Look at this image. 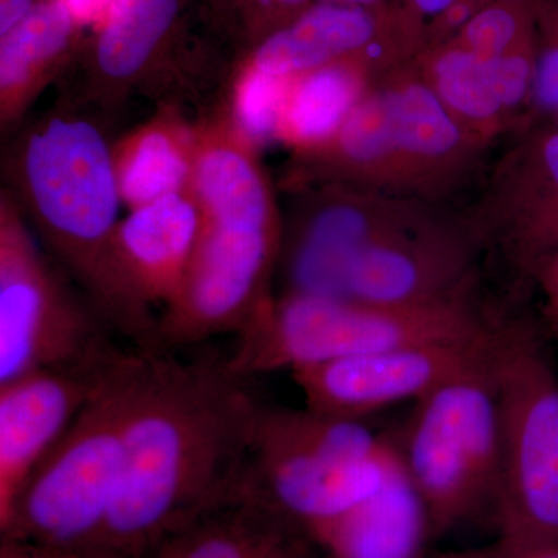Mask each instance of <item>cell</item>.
<instances>
[{"instance_id":"cell-9","label":"cell","mask_w":558,"mask_h":558,"mask_svg":"<svg viewBox=\"0 0 558 558\" xmlns=\"http://www.w3.org/2000/svg\"><path fill=\"white\" fill-rule=\"evenodd\" d=\"M281 248V231L202 218L182 288L159 317V351L175 352L223 333L238 336L271 299Z\"/></svg>"},{"instance_id":"cell-27","label":"cell","mask_w":558,"mask_h":558,"mask_svg":"<svg viewBox=\"0 0 558 558\" xmlns=\"http://www.w3.org/2000/svg\"><path fill=\"white\" fill-rule=\"evenodd\" d=\"M532 274L537 275L539 288L543 290L546 303V317L550 328L558 336V248L539 260Z\"/></svg>"},{"instance_id":"cell-28","label":"cell","mask_w":558,"mask_h":558,"mask_svg":"<svg viewBox=\"0 0 558 558\" xmlns=\"http://www.w3.org/2000/svg\"><path fill=\"white\" fill-rule=\"evenodd\" d=\"M78 27L100 28L108 21L116 0H64Z\"/></svg>"},{"instance_id":"cell-16","label":"cell","mask_w":558,"mask_h":558,"mask_svg":"<svg viewBox=\"0 0 558 558\" xmlns=\"http://www.w3.org/2000/svg\"><path fill=\"white\" fill-rule=\"evenodd\" d=\"M193 178L190 193L202 218L222 226L281 231L269 180L255 145L226 109L191 124Z\"/></svg>"},{"instance_id":"cell-4","label":"cell","mask_w":558,"mask_h":558,"mask_svg":"<svg viewBox=\"0 0 558 558\" xmlns=\"http://www.w3.org/2000/svg\"><path fill=\"white\" fill-rule=\"evenodd\" d=\"M490 323L468 299L424 306H376L329 296H271L226 357L238 377L292 371L330 360L428 341L487 339Z\"/></svg>"},{"instance_id":"cell-25","label":"cell","mask_w":558,"mask_h":558,"mask_svg":"<svg viewBox=\"0 0 558 558\" xmlns=\"http://www.w3.org/2000/svg\"><path fill=\"white\" fill-rule=\"evenodd\" d=\"M486 2L488 0H399L398 9L418 50L447 38Z\"/></svg>"},{"instance_id":"cell-5","label":"cell","mask_w":558,"mask_h":558,"mask_svg":"<svg viewBox=\"0 0 558 558\" xmlns=\"http://www.w3.org/2000/svg\"><path fill=\"white\" fill-rule=\"evenodd\" d=\"M392 436L402 468L427 510L432 538L486 513L494 519L501 421L492 349L483 362L411 403L405 425Z\"/></svg>"},{"instance_id":"cell-13","label":"cell","mask_w":558,"mask_h":558,"mask_svg":"<svg viewBox=\"0 0 558 558\" xmlns=\"http://www.w3.org/2000/svg\"><path fill=\"white\" fill-rule=\"evenodd\" d=\"M201 230V207L191 193L171 194L132 209L120 222L117 275L148 351H159L160 314L182 288Z\"/></svg>"},{"instance_id":"cell-10","label":"cell","mask_w":558,"mask_h":558,"mask_svg":"<svg viewBox=\"0 0 558 558\" xmlns=\"http://www.w3.org/2000/svg\"><path fill=\"white\" fill-rule=\"evenodd\" d=\"M495 329L487 339L403 344L306 366L290 377L310 409L365 421L389 407L417 402L483 362L490 354Z\"/></svg>"},{"instance_id":"cell-8","label":"cell","mask_w":558,"mask_h":558,"mask_svg":"<svg viewBox=\"0 0 558 558\" xmlns=\"http://www.w3.org/2000/svg\"><path fill=\"white\" fill-rule=\"evenodd\" d=\"M464 132L432 86L410 81L366 94L336 134L300 150V174L337 180L405 178L442 170Z\"/></svg>"},{"instance_id":"cell-12","label":"cell","mask_w":558,"mask_h":558,"mask_svg":"<svg viewBox=\"0 0 558 558\" xmlns=\"http://www.w3.org/2000/svg\"><path fill=\"white\" fill-rule=\"evenodd\" d=\"M123 351L105 362L38 371L0 385V519L94 398Z\"/></svg>"},{"instance_id":"cell-15","label":"cell","mask_w":558,"mask_h":558,"mask_svg":"<svg viewBox=\"0 0 558 558\" xmlns=\"http://www.w3.org/2000/svg\"><path fill=\"white\" fill-rule=\"evenodd\" d=\"M180 11V0H116L81 73L62 83L60 100L102 120L143 90Z\"/></svg>"},{"instance_id":"cell-17","label":"cell","mask_w":558,"mask_h":558,"mask_svg":"<svg viewBox=\"0 0 558 558\" xmlns=\"http://www.w3.org/2000/svg\"><path fill=\"white\" fill-rule=\"evenodd\" d=\"M425 51L433 90L459 121L487 123L532 98L537 47L484 54L444 40Z\"/></svg>"},{"instance_id":"cell-21","label":"cell","mask_w":558,"mask_h":558,"mask_svg":"<svg viewBox=\"0 0 558 558\" xmlns=\"http://www.w3.org/2000/svg\"><path fill=\"white\" fill-rule=\"evenodd\" d=\"M121 199L131 209L190 193L193 178L191 124L165 109L113 145Z\"/></svg>"},{"instance_id":"cell-35","label":"cell","mask_w":558,"mask_h":558,"mask_svg":"<svg viewBox=\"0 0 558 558\" xmlns=\"http://www.w3.org/2000/svg\"><path fill=\"white\" fill-rule=\"evenodd\" d=\"M315 558H323V557H322V556H319V553H318V554H317V557H315Z\"/></svg>"},{"instance_id":"cell-2","label":"cell","mask_w":558,"mask_h":558,"mask_svg":"<svg viewBox=\"0 0 558 558\" xmlns=\"http://www.w3.org/2000/svg\"><path fill=\"white\" fill-rule=\"evenodd\" d=\"M106 124L89 110L58 100L14 132L2 161L3 190L109 328L145 351L117 275L123 199Z\"/></svg>"},{"instance_id":"cell-24","label":"cell","mask_w":558,"mask_h":558,"mask_svg":"<svg viewBox=\"0 0 558 558\" xmlns=\"http://www.w3.org/2000/svg\"><path fill=\"white\" fill-rule=\"evenodd\" d=\"M290 81L267 75L245 62L230 83L223 109L253 145L278 137Z\"/></svg>"},{"instance_id":"cell-30","label":"cell","mask_w":558,"mask_h":558,"mask_svg":"<svg viewBox=\"0 0 558 558\" xmlns=\"http://www.w3.org/2000/svg\"><path fill=\"white\" fill-rule=\"evenodd\" d=\"M0 558H75L53 550L38 548L28 543L0 538Z\"/></svg>"},{"instance_id":"cell-3","label":"cell","mask_w":558,"mask_h":558,"mask_svg":"<svg viewBox=\"0 0 558 558\" xmlns=\"http://www.w3.org/2000/svg\"><path fill=\"white\" fill-rule=\"evenodd\" d=\"M140 365L131 349L0 519V538L75 558H98L121 462L124 424Z\"/></svg>"},{"instance_id":"cell-26","label":"cell","mask_w":558,"mask_h":558,"mask_svg":"<svg viewBox=\"0 0 558 558\" xmlns=\"http://www.w3.org/2000/svg\"><path fill=\"white\" fill-rule=\"evenodd\" d=\"M537 65L532 98L558 126V0H534Z\"/></svg>"},{"instance_id":"cell-18","label":"cell","mask_w":558,"mask_h":558,"mask_svg":"<svg viewBox=\"0 0 558 558\" xmlns=\"http://www.w3.org/2000/svg\"><path fill=\"white\" fill-rule=\"evenodd\" d=\"M428 538L427 510L399 462L376 494L323 529L314 545L323 558H421Z\"/></svg>"},{"instance_id":"cell-6","label":"cell","mask_w":558,"mask_h":558,"mask_svg":"<svg viewBox=\"0 0 558 558\" xmlns=\"http://www.w3.org/2000/svg\"><path fill=\"white\" fill-rule=\"evenodd\" d=\"M501 421L494 521L506 549L558 546V373L529 323L497 325L492 347Z\"/></svg>"},{"instance_id":"cell-34","label":"cell","mask_w":558,"mask_h":558,"mask_svg":"<svg viewBox=\"0 0 558 558\" xmlns=\"http://www.w3.org/2000/svg\"><path fill=\"white\" fill-rule=\"evenodd\" d=\"M255 7V11H258L259 16L263 17L264 24H270L274 27V10H271V0H250ZM270 36V35H269Z\"/></svg>"},{"instance_id":"cell-14","label":"cell","mask_w":558,"mask_h":558,"mask_svg":"<svg viewBox=\"0 0 558 558\" xmlns=\"http://www.w3.org/2000/svg\"><path fill=\"white\" fill-rule=\"evenodd\" d=\"M416 51L398 7L366 9L323 2L271 33L248 58L252 68L293 80L343 61H373Z\"/></svg>"},{"instance_id":"cell-1","label":"cell","mask_w":558,"mask_h":558,"mask_svg":"<svg viewBox=\"0 0 558 558\" xmlns=\"http://www.w3.org/2000/svg\"><path fill=\"white\" fill-rule=\"evenodd\" d=\"M223 359L140 351L123 462L98 558H150L241 497L258 400Z\"/></svg>"},{"instance_id":"cell-11","label":"cell","mask_w":558,"mask_h":558,"mask_svg":"<svg viewBox=\"0 0 558 558\" xmlns=\"http://www.w3.org/2000/svg\"><path fill=\"white\" fill-rule=\"evenodd\" d=\"M400 462L395 436L366 454L250 453L240 499L263 506L314 543L323 529L376 494Z\"/></svg>"},{"instance_id":"cell-19","label":"cell","mask_w":558,"mask_h":558,"mask_svg":"<svg viewBox=\"0 0 558 558\" xmlns=\"http://www.w3.org/2000/svg\"><path fill=\"white\" fill-rule=\"evenodd\" d=\"M76 25L64 0H38L0 43V128L14 134L68 65Z\"/></svg>"},{"instance_id":"cell-20","label":"cell","mask_w":558,"mask_h":558,"mask_svg":"<svg viewBox=\"0 0 558 558\" xmlns=\"http://www.w3.org/2000/svg\"><path fill=\"white\" fill-rule=\"evenodd\" d=\"M317 546L274 512L236 499L209 510L156 554L161 558H315Z\"/></svg>"},{"instance_id":"cell-32","label":"cell","mask_w":558,"mask_h":558,"mask_svg":"<svg viewBox=\"0 0 558 558\" xmlns=\"http://www.w3.org/2000/svg\"><path fill=\"white\" fill-rule=\"evenodd\" d=\"M421 558H502V548L499 543L486 548L461 550V553L439 554V556H422Z\"/></svg>"},{"instance_id":"cell-22","label":"cell","mask_w":558,"mask_h":558,"mask_svg":"<svg viewBox=\"0 0 558 558\" xmlns=\"http://www.w3.org/2000/svg\"><path fill=\"white\" fill-rule=\"evenodd\" d=\"M371 62L343 61L290 81L278 137L300 150L332 137L366 95Z\"/></svg>"},{"instance_id":"cell-7","label":"cell","mask_w":558,"mask_h":558,"mask_svg":"<svg viewBox=\"0 0 558 558\" xmlns=\"http://www.w3.org/2000/svg\"><path fill=\"white\" fill-rule=\"evenodd\" d=\"M102 319L40 245L7 190L0 197V385L112 357Z\"/></svg>"},{"instance_id":"cell-36","label":"cell","mask_w":558,"mask_h":558,"mask_svg":"<svg viewBox=\"0 0 558 558\" xmlns=\"http://www.w3.org/2000/svg\"><path fill=\"white\" fill-rule=\"evenodd\" d=\"M150 558H161V557H159V556H153V557H150Z\"/></svg>"},{"instance_id":"cell-23","label":"cell","mask_w":558,"mask_h":558,"mask_svg":"<svg viewBox=\"0 0 558 558\" xmlns=\"http://www.w3.org/2000/svg\"><path fill=\"white\" fill-rule=\"evenodd\" d=\"M515 250L529 271L558 248V126L532 140L517 190Z\"/></svg>"},{"instance_id":"cell-33","label":"cell","mask_w":558,"mask_h":558,"mask_svg":"<svg viewBox=\"0 0 558 558\" xmlns=\"http://www.w3.org/2000/svg\"><path fill=\"white\" fill-rule=\"evenodd\" d=\"M323 2L344 3V5L366 7V9H385V7H398L399 0H323Z\"/></svg>"},{"instance_id":"cell-29","label":"cell","mask_w":558,"mask_h":558,"mask_svg":"<svg viewBox=\"0 0 558 558\" xmlns=\"http://www.w3.org/2000/svg\"><path fill=\"white\" fill-rule=\"evenodd\" d=\"M38 0H0V36L9 33L36 5Z\"/></svg>"},{"instance_id":"cell-31","label":"cell","mask_w":558,"mask_h":558,"mask_svg":"<svg viewBox=\"0 0 558 558\" xmlns=\"http://www.w3.org/2000/svg\"><path fill=\"white\" fill-rule=\"evenodd\" d=\"M502 558H558V546L532 545L513 549L502 548Z\"/></svg>"}]
</instances>
